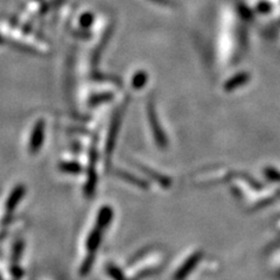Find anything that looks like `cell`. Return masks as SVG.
<instances>
[{
	"label": "cell",
	"mask_w": 280,
	"mask_h": 280,
	"mask_svg": "<svg viewBox=\"0 0 280 280\" xmlns=\"http://www.w3.org/2000/svg\"><path fill=\"white\" fill-rule=\"evenodd\" d=\"M202 256H203V253L201 252V251H197V252L193 253L192 256L189 257L187 261L180 266V269L176 271L174 277H173V280H184L186 279L188 275L191 274L192 271L194 270V267L199 264Z\"/></svg>",
	"instance_id": "obj_1"
},
{
	"label": "cell",
	"mask_w": 280,
	"mask_h": 280,
	"mask_svg": "<svg viewBox=\"0 0 280 280\" xmlns=\"http://www.w3.org/2000/svg\"><path fill=\"white\" fill-rule=\"evenodd\" d=\"M21 195H22L21 189H18V191H15V192H14V194H13V196H12L11 199H10V202H8L7 208L10 209V210H13L15 203L18 202V201L20 200V197H21Z\"/></svg>",
	"instance_id": "obj_2"
}]
</instances>
